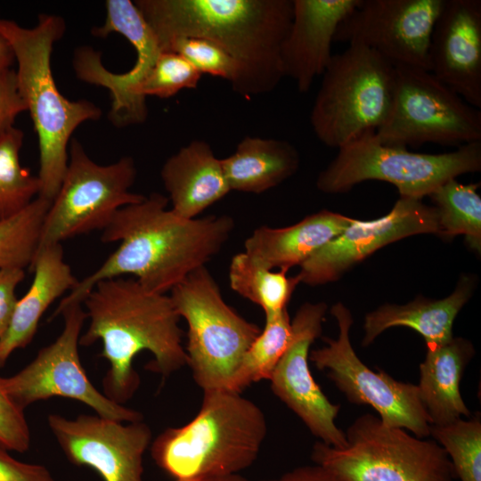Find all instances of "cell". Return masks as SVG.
Segmentation results:
<instances>
[{
    "mask_svg": "<svg viewBox=\"0 0 481 481\" xmlns=\"http://www.w3.org/2000/svg\"><path fill=\"white\" fill-rule=\"evenodd\" d=\"M310 112L317 139L340 149L385 122L393 101L395 67L373 50L348 45L333 54Z\"/></svg>",
    "mask_w": 481,
    "mask_h": 481,
    "instance_id": "obj_6",
    "label": "cell"
},
{
    "mask_svg": "<svg viewBox=\"0 0 481 481\" xmlns=\"http://www.w3.org/2000/svg\"><path fill=\"white\" fill-rule=\"evenodd\" d=\"M287 272H273L255 263L245 252L235 255L229 267V281L233 291L259 306L265 316L284 309L296 287L300 283L297 274L288 277Z\"/></svg>",
    "mask_w": 481,
    "mask_h": 481,
    "instance_id": "obj_27",
    "label": "cell"
},
{
    "mask_svg": "<svg viewBox=\"0 0 481 481\" xmlns=\"http://www.w3.org/2000/svg\"><path fill=\"white\" fill-rule=\"evenodd\" d=\"M430 435L444 449L455 477L461 481H481V421L479 416L431 426Z\"/></svg>",
    "mask_w": 481,
    "mask_h": 481,
    "instance_id": "obj_32",
    "label": "cell"
},
{
    "mask_svg": "<svg viewBox=\"0 0 481 481\" xmlns=\"http://www.w3.org/2000/svg\"><path fill=\"white\" fill-rule=\"evenodd\" d=\"M291 321L287 309L265 316V324L244 354L232 391L240 393L254 382L270 379L289 345Z\"/></svg>",
    "mask_w": 481,
    "mask_h": 481,
    "instance_id": "obj_29",
    "label": "cell"
},
{
    "mask_svg": "<svg viewBox=\"0 0 481 481\" xmlns=\"http://www.w3.org/2000/svg\"><path fill=\"white\" fill-rule=\"evenodd\" d=\"M160 176L171 210L184 219L196 218L231 191L221 159L203 140H193L169 157Z\"/></svg>",
    "mask_w": 481,
    "mask_h": 481,
    "instance_id": "obj_21",
    "label": "cell"
},
{
    "mask_svg": "<svg viewBox=\"0 0 481 481\" xmlns=\"http://www.w3.org/2000/svg\"><path fill=\"white\" fill-rule=\"evenodd\" d=\"M15 59L7 40L0 34V69L11 68Z\"/></svg>",
    "mask_w": 481,
    "mask_h": 481,
    "instance_id": "obj_40",
    "label": "cell"
},
{
    "mask_svg": "<svg viewBox=\"0 0 481 481\" xmlns=\"http://www.w3.org/2000/svg\"><path fill=\"white\" fill-rule=\"evenodd\" d=\"M325 303H305L291 321L287 349L271 378L273 394L308 428L320 442L334 448L347 445L345 433L335 424L339 404L330 402L309 368L310 346L322 334Z\"/></svg>",
    "mask_w": 481,
    "mask_h": 481,
    "instance_id": "obj_16",
    "label": "cell"
},
{
    "mask_svg": "<svg viewBox=\"0 0 481 481\" xmlns=\"http://www.w3.org/2000/svg\"><path fill=\"white\" fill-rule=\"evenodd\" d=\"M89 326L79 345L102 343L101 356L110 368L102 379L103 394L117 404L130 400L140 386L133 367L135 357L150 351L147 367L164 378L188 363L182 345L180 316L170 297L122 277L98 281L85 298Z\"/></svg>",
    "mask_w": 481,
    "mask_h": 481,
    "instance_id": "obj_3",
    "label": "cell"
},
{
    "mask_svg": "<svg viewBox=\"0 0 481 481\" xmlns=\"http://www.w3.org/2000/svg\"><path fill=\"white\" fill-rule=\"evenodd\" d=\"M191 481H250V480L245 478L240 474H232V475L218 476V477H213L199 479V480H191Z\"/></svg>",
    "mask_w": 481,
    "mask_h": 481,
    "instance_id": "obj_41",
    "label": "cell"
},
{
    "mask_svg": "<svg viewBox=\"0 0 481 481\" xmlns=\"http://www.w3.org/2000/svg\"><path fill=\"white\" fill-rule=\"evenodd\" d=\"M420 233H439L434 206L400 197L385 216L350 225L300 265V282L315 286L338 280L346 271L380 248Z\"/></svg>",
    "mask_w": 481,
    "mask_h": 481,
    "instance_id": "obj_18",
    "label": "cell"
},
{
    "mask_svg": "<svg viewBox=\"0 0 481 481\" xmlns=\"http://www.w3.org/2000/svg\"><path fill=\"white\" fill-rule=\"evenodd\" d=\"M104 23L92 30L104 37L116 32L124 36L136 52L132 69L122 74L108 70L101 54L88 46L76 50L73 67L84 82L107 88L111 95L110 120L117 126L143 123L148 115L146 101L133 95L132 91L149 73L162 52L159 41L143 14L130 0H107Z\"/></svg>",
    "mask_w": 481,
    "mask_h": 481,
    "instance_id": "obj_15",
    "label": "cell"
},
{
    "mask_svg": "<svg viewBox=\"0 0 481 481\" xmlns=\"http://www.w3.org/2000/svg\"><path fill=\"white\" fill-rule=\"evenodd\" d=\"M161 49L179 37L209 40L238 64L232 89L249 98L274 90L284 77L281 50L292 0H136Z\"/></svg>",
    "mask_w": 481,
    "mask_h": 481,
    "instance_id": "obj_2",
    "label": "cell"
},
{
    "mask_svg": "<svg viewBox=\"0 0 481 481\" xmlns=\"http://www.w3.org/2000/svg\"><path fill=\"white\" fill-rule=\"evenodd\" d=\"M203 394L190 422L151 443L154 462L175 481L240 474L255 462L266 436L265 414L251 400L232 390Z\"/></svg>",
    "mask_w": 481,
    "mask_h": 481,
    "instance_id": "obj_5",
    "label": "cell"
},
{
    "mask_svg": "<svg viewBox=\"0 0 481 481\" xmlns=\"http://www.w3.org/2000/svg\"><path fill=\"white\" fill-rule=\"evenodd\" d=\"M383 144L457 145L481 141V110L466 102L430 71L395 67L392 104L374 134Z\"/></svg>",
    "mask_w": 481,
    "mask_h": 481,
    "instance_id": "obj_10",
    "label": "cell"
},
{
    "mask_svg": "<svg viewBox=\"0 0 481 481\" xmlns=\"http://www.w3.org/2000/svg\"><path fill=\"white\" fill-rule=\"evenodd\" d=\"M60 314L64 319L60 336L16 374L0 376L10 400L24 411L37 401L61 396L85 404L102 418L119 422L143 420L140 412L110 400L89 380L78 355L80 333L87 318L81 304L68 306Z\"/></svg>",
    "mask_w": 481,
    "mask_h": 481,
    "instance_id": "obj_12",
    "label": "cell"
},
{
    "mask_svg": "<svg viewBox=\"0 0 481 481\" xmlns=\"http://www.w3.org/2000/svg\"><path fill=\"white\" fill-rule=\"evenodd\" d=\"M24 277L25 272L22 268L0 269V339L10 325L18 302L15 289Z\"/></svg>",
    "mask_w": 481,
    "mask_h": 481,
    "instance_id": "obj_38",
    "label": "cell"
},
{
    "mask_svg": "<svg viewBox=\"0 0 481 481\" xmlns=\"http://www.w3.org/2000/svg\"><path fill=\"white\" fill-rule=\"evenodd\" d=\"M347 445L316 442L312 460L344 481H452L444 449L405 429L390 427L371 413L356 418L345 433Z\"/></svg>",
    "mask_w": 481,
    "mask_h": 481,
    "instance_id": "obj_7",
    "label": "cell"
},
{
    "mask_svg": "<svg viewBox=\"0 0 481 481\" xmlns=\"http://www.w3.org/2000/svg\"><path fill=\"white\" fill-rule=\"evenodd\" d=\"M49 428L69 462L94 469L104 481H144L143 459L151 430L143 420L123 424L99 415L47 418Z\"/></svg>",
    "mask_w": 481,
    "mask_h": 481,
    "instance_id": "obj_17",
    "label": "cell"
},
{
    "mask_svg": "<svg viewBox=\"0 0 481 481\" xmlns=\"http://www.w3.org/2000/svg\"><path fill=\"white\" fill-rule=\"evenodd\" d=\"M474 282L462 277L454 291L439 300L418 297L406 305L386 304L370 312L364 319L362 345L367 346L384 330L393 327H408L425 339L427 347L443 345L452 338L453 322L470 298Z\"/></svg>",
    "mask_w": 481,
    "mask_h": 481,
    "instance_id": "obj_24",
    "label": "cell"
},
{
    "mask_svg": "<svg viewBox=\"0 0 481 481\" xmlns=\"http://www.w3.org/2000/svg\"><path fill=\"white\" fill-rule=\"evenodd\" d=\"M30 267L33 281L27 293L18 299L10 325L0 339V368L15 350L33 340L46 309L78 281L64 261L60 243L38 249Z\"/></svg>",
    "mask_w": 481,
    "mask_h": 481,
    "instance_id": "obj_22",
    "label": "cell"
},
{
    "mask_svg": "<svg viewBox=\"0 0 481 481\" xmlns=\"http://www.w3.org/2000/svg\"><path fill=\"white\" fill-rule=\"evenodd\" d=\"M26 110L16 70L12 67L0 69V136L13 127L17 116Z\"/></svg>",
    "mask_w": 481,
    "mask_h": 481,
    "instance_id": "obj_36",
    "label": "cell"
},
{
    "mask_svg": "<svg viewBox=\"0 0 481 481\" xmlns=\"http://www.w3.org/2000/svg\"><path fill=\"white\" fill-rule=\"evenodd\" d=\"M337 320V339L324 338L326 346L312 350L309 360L355 404L371 406L381 421L401 428L419 438L430 436V423L420 401L417 385L395 380L383 371L366 366L355 354L350 341L351 312L342 303L332 306Z\"/></svg>",
    "mask_w": 481,
    "mask_h": 481,
    "instance_id": "obj_13",
    "label": "cell"
},
{
    "mask_svg": "<svg viewBox=\"0 0 481 481\" xmlns=\"http://www.w3.org/2000/svg\"><path fill=\"white\" fill-rule=\"evenodd\" d=\"M481 169V141L445 153H418L367 135L340 149L316 180L326 193L348 192L368 180L394 184L400 197L422 200L445 182Z\"/></svg>",
    "mask_w": 481,
    "mask_h": 481,
    "instance_id": "obj_9",
    "label": "cell"
},
{
    "mask_svg": "<svg viewBox=\"0 0 481 481\" xmlns=\"http://www.w3.org/2000/svg\"><path fill=\"white\" fill-rule=\"evenodd\" d=\"M170 292L176 313L188 325L187 365L196 384L203 392L232 390L242 357L261 330L226 304L206 266Z\"/></svg>",
    "mask_w": 481,
    "mask_h": 481,
    "instance_id": "obj_8",
    "label": "cell"
},
{
    "mask_svg": "<svg viewBox=\"0 0 481 481\" xmlns=\"http://www.w3.org/2000/svg\"><path fill=\"white\" fill-rule=\"evenodd\" d=\"M30 441L24 411L10 400L0 383V444L9 451L24 452Z\"/></svg>",
    "mask_w": 481,
    "mask_h": 481,
    "instance_id": "obj_35",
    "label": "cell"
},
{
    "mask_svg": "<svg viewBox=\"0 0 481 481\" xmlns=\"http://www.w3.org/2000/svg\"><path fill=\"white\" fill-rule=\"evenodd\" d=\"M480 183L464 184L451 179L430 195L438 216L439 233L444 239L464 235L470 249H481Z\"/></svg>",
    "mask_w": 481,
    "mask_h": 481,
    "instance_id": "obj_28",
    "label": "cell"
},
{
    "mask_svg": "<svg viewBox=\"0 0 481 481\" xmlns=\"http://www.w3.org/2000/svg\"><path fill=\"white\" fill-rule=\"evenodd\" d=\"M361 0H292V19L281 50L283 77L300 93L322 76L333 53L336 31Z\"/></svg>",
    "mask_w": 481,
    "mask_h": 481,
    "instance_id": "obj_20",
    "label": "cell"
},
{
    "mask_svg": "<svg viewBox=\"0 0 481 481\" xmlns=\"http://www.w3.org/2000/svg\"><path fill=\"white\" fill-rule=\"evenodd\" d=\"M474 354L473 345L463 338L453 337L443 345L427 347L417 387L431 426H444L470 416L460 392V382Z\"/></svg>",
    "mask_w": 481,
    "mask_h": 481,
    "instance_id": "obj_25",
    "label": "cell"
},
{
    "mask_svg": "<svg viewBox=\"0 0 481 481\" xmlns=\"http://www.w3.org/2000/svg\"><path fill=\"white\" fill-rule=\"evenodd\" d=\"M65 28L63 19L56 15L41 14L32 29L0 19V34L12 49L19 90L38 138V197L50 201L57 195L67 169L68 143L72 134L82 123L102 115L94 103L70 101L56 86L51 56Z\"/></svg>",
    "mask_w": 481,
    "mask_h": 481,
    "instance_id": "obj_4",
    "label": "cell"
},
{
    "mask_svg": "<svg viewBox=\"0 0 481 481\" xmlns=\"http://www.w3.org/2000/svg\"><path fill=\"white\" fill-rule=\"evenodd\" d=\"M135 176L131 157L102 166L72 139L67 169L45 215L37 249L104 230L119 208L143 201L144 195L129 191Z\"/></svg>",
    "mask_w": 481,
    "mask_h": 481,
    "instance_id": "obj_11",
    "label": "cell"
},
{
    "mask_svg": "<svg viewBox=\"0 0 481 481\" xmlns=\"http://www.w3.org/2000/svg\"><path fill=\"white\" fill-rule=\"evenodd\" d=\"M168 200L155 192L119 208L101 236L103 242L119 241V247L77 281L52 317L68 306L82 304L98 281L125 274L135 275L150 291L166 294L221 250L235 226L232 217L184 219L167 208Z\"/></svg>",
    "mask_w": 481,
    "mask_h": 481,
    "instance_id": "obj_1",
    "label": "cell"
},
{
    "mask_svg": "<svg viewBox=\"0 0 481 481\" xmlns=\"http://www.w3.org/2000/svg\"><path fill=\"white\" fill-rule=\"evenodd\" d=\"M353 218L322 210L283 228L262 225L244 242L245 253L257 265L288 272L343 232Z\"/></svg>",
    "mask_w": 481,
    "mask_h": 481,
    "instance_id": "obj_23",
    "label": "cell"
},
{
    "mask_svg": "<svg viewBox=\"0 0 481 481\" xmlns=\"http://www.w3.org/2000/svg\"><path fill=\"white\" fill-rule=\"evenodd\" d=\"M430 72L481 110V1L444 0L429 44Z\"/></svg>",
    "mask_w": 481,
    "mask_h": 481,
    "instance_id": "obj_19",
    "label": "cell"
},
{
    "mask_svg": "<svg viewBox=\"0 0 481 481\" xmlns=\"http://www.w3.org/2000/svg\"><path fill=\"white\" fill-rule=\"evenodd\" d=\"M51 203L37 197L22 211L0 222V269L30 266Z\"/></svg>",
    "mask_w": 481,
    "mask_h": 481,
    "instance_id": "obj_31",
    "label": "cell"
},
{
    "mask_svg": "<svg viewBox=\"0 0 481 481\" xmlns=\"http://www.w3.org/2000/svg\"><path fill=\"white\" fill-rule=\"evenodd\" d=\"M444 0H361L334 42L363 45L394 67L430 71L429 44Z\"/></svg>",
    "mask_w": 481,
    "mask_h": 481,
    "instance_id": "obj_14",
    "label": "cell"
},
{
    "mask_svg": "<svg viewBox=\"0 0 481 481\" xmlns=\"http://www.w3.org/2000/svg\"><path fill=\"white\" fill-rule=\"evenodd\" d=\"M23 138L15 126L0 136V222L22 211L40 192L37 175L20 165Z\"/></svg>",
    "mask_w": 481,
    "mask_h": 481,
    "instance_id": "obj_30",
    "label": "cell"
},
{
    "mask_svg": "<svg viewBox=\"0 0 481 481\" xmlns=\"http://www.w3.org/2000/svg\"><path fill=\"white\" fill-rule=\"evenodd\" d=\"M299 163V153L289 142L257 136H246L232 155L221 159L230 190L257 194L292 176Z\"/></svg>",
    "mask_w": 481,
    "mask_h": 481,
    "instance_id": "obj_26",
    "label": "cell"
},
{
    "mask_svg": "<svg viewBox=\"0 0 481 481\" xmlns=\"http://www.w3.org/2000/svg\"><path fill=\"white\" fill-rule=\"evenodd\" d=\"M263 481H344L321 465H307L291 469L283 475Z\"/></svg>",
    "mask_w": 481,
    "mask_h": 481,
    "instance_id": "obj_39",
    "label": "cell"
},
{
    "mask_svg": "<svg viewBox=\"0 0 481 481\" xmlns=\"http://www.w3.org/2000/svg\"><path fill=\"white\" fill-rule=\"evenodd\" d=\"M0 481H55L43 465L20 461L0 444Z\"/></svg>",
    "mask_w": 481,
    "mask_h": 481,
    "instance_id": "obj_37",
    "label": "cell"
},
{
    "mask_svg": "<svg viewBox=\"0 0 481 481\" xmlns=\"http://www.w3.org/2000/svg\"><path fill=\"white\" fill-rule=\"evenodd\" d=\"M162 51L178 53L201 75L208 74L227 80L232 89L238 83L240 76L238 64L223 48L209 40L179 37L167 43Z\"/></svg>",
    "mask_w": 481,
    "mask_h": 481,
    "instance_id": "obj_34",
    "label": "cell"
},
{
    "mask_svg": "<svg viewBox=\"0 0 481 481\" xmlns=\"http://www.w3.org/2000/svg\"><path fill=\"white\" fill-rule=\"evenodd\" d=\"M201 74L176 53L162 51L147 76L134 87L132 94L140 100L147 96L169 98L183 89H195Z\"/></svg>",
    "mask_w": 481,
    "mask_h": 481,
    "instance_id": "obj_33",
    "label": "cell"
}]
</instances>
